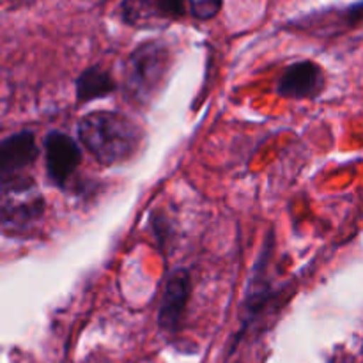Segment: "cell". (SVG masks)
<instances>
[{"instance_id":"4","label":"cell","mask_w":363,"mask_h":363,"mask_svg":"<svg viewBox=\"0 0 363 363\" xmlns=\"http://www.w3.org/2000/svg\"><path fill=\"white\" fill-rule=\"evenodd\" d=\"M45 169L55 186L66 188L71 176L82 163V151L77 140L60 131H52L45 138Z\"/></svg>"},{"instance_id":"6","label":"cell","mask_w":363,"mask_h":363,"mask_svg":"<svg viewBox=\"0 0 363 363\" xmlns=\"http://www.w3.org/2000/svg\"><path fill=\"white\" fill-rule=\"evenodd\" d=\"M325 71L314 60H298L286 67L279 80V94L287 99H314L325 91Z\"/></svg>"},{"instance_id":"11","label":"cell","mask_w":363,"mask_h":363,"mask_svg":"<svg viewBox=\"0 0 363 363\" xmlns=\"http://www.w3.org/2000/svg\"><path fill=\"white\" fill-rule=\"evenodd\" d=\"M222 7V0H190V9L197 20H211L218 14Z\"/></svg>"},{"instance_id":"12","label":"cell","mask_w":363,"mask_h":363,"mask_svg":"<svg viewBox=\"0 0 363 363\" xmlns=\"http://www.w3.org/2000/svg\"><path fill=\"white\" fill-rule=\"evenodd\" d=\"M350 18L351 20H360V18H363V2L358 4V6H353L350 9Z\"/></svg>"},{"instance_id":"8","label":"cell","mask_w":363,"mask_h":363,"mask_svg":"<svg viewBox=\"0 0 363 363\" xmlns=\"http://www.w3.org/2000/svg\"><path fill=\"white\" fill-rule=\"evenodd\" d=\"M38 152L35 135L32 131H18L4 138L0 145V179L25 174V169L35 162Z\"/></svg>"},{"instance_id":"10","label":"cell","mask_w":363,"mask_h":363,"mask_svg":"<svg viewBox=\"0 0 363 363\" xmlns=\"http://www.w3.org/2000/svg\"><path fill=\"white\" fill-rule=\"evenodd\" d=\"M116 89L117 84L112 74L99 66L89 67L77 78L78 103H89L94 101V99L105 98V96L112 94Z\"/></svg>"},{"instance_id":"3","label":"cell","mask_w":363,"mask_h":363,"mask_svg":"<svg viewBox=\"0 0 363 363\" xmlns=\"http://www.w3.org/2000/svg\"><path fill=\"white\" fill-rule=\"evenodd\" d=\"M2 190V216L4 229L20 230L38 222L45 213V199L35 190V183L27 174L0 179Z\"/></svg>"},{"instance_id":"7","label":"cell","mask_w":363,"mask_h":363,"mask_svg":"<svg viewBox=\"0 0 363 363\" xmlns=\"http://www.w3.org/2000/svg\"><path fill=\"white\" fill-rule=\"evenodd\" d=\"M273 252V238H268L262 248L261 255H259L257 262L254 266V277L250 280L247 294H245L243 305H241V323H243V330L250 325L254 319L261 315L262 308L268 305V301L273 298V287L272 279L268 277L269 261H272Z\"/></svg>"},{"instance_id":"1","label":"cell","mask_w":363,"mask_h":363,"mask_svg":"<svg viewBox=\"0 0 363 363\" xmlns=\"http://www.w3.org/2000/svg\"><path fill=\"white\" fill-rule=\"evenodd\" d=\"M78 138L96 162L112 167L128 162L140 151L144 130L124 113L98 110L82 117Z\"/></svg>"},{"instance_id":"5","label":"cell","mask_w":363,"mask_h":363,"mask_svg":"<svg viewBox=\"0 0 363 363\" xmlns=\"http://www.w3.org/2000/svg\"><path fill=\"white\" fill-rule=\"evenodd\" d=\"M191 294V279L186 269L179 268L172 272L163 287L162 303L158 312V326L167 333H176L181 330L188 300Z\"/></svg>"},{"instance_id":"9","label":"cell","mask_w":363,"mask_h":363,"mask_svg":"<svg viewBox=\"0 0 363 363\" xmlns=\"http://www.w3.org/2000/svg\"><path fill=\"white\" fill-rule=\"evenodd\" d=\"M186 13L184 0H124L123 18L131 25H142L151 18L177 20Z\"/></svg>"},{"instance_id":"2","label":"cell","mask_w":363,"mask_h":363,"mask_svg":"<svg viewBox=\"0 0 363 363\" xmlns=\"http://www.w3.org/2000/svg\"><path fill=\"white\" fill-rule=\"evenodd\" d=\"M172 67V53L162 41H147L130 53L124 66L123 89L126 99L147 106L163 91Z\"/></svg>"}]
</instances>
